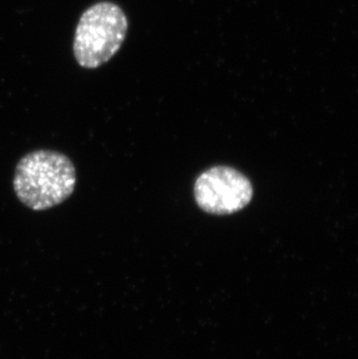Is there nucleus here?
<instances>
[{"mask_svg":"<svg viewBox=\"0 0 358 359\" xmlns=\"http://www.w3.org/2000/svg\"><path fill=\"white\" fill-rule=\"evenodd\" d=\"M128 31L125 12L117 4L100 1L88 7L78 21L74 55L81 68L107 63L121 48Z\"/></svg>","mask_w":358,"mask_h":359,"instance_id":"f03ea898","label":"nucleus"},{"mask_svg":"<svg viewBox=\"0 0 358 359\" xmlns=\"http://www.w3.org/2000/svg\"><path fill=\"white\" fill-rule=\"evenodd\" d=\"M76 182V169L68 156L53 150H35L18 163L13 189L25 206L44 210L68 199Z\"/></svg>","mask_w":358,"mask_h":359,"instance_id":"f257e3e1","label":"nucleus"},{"mask_svg":"<svg viewBox=\"0 0 358 359\" xmlns=\"http://www.w3.org/2000/svg\"><path fill=\"white\" fill-rule=\"evenodd\" d=\"M200 210L214 215H230L247 207L253 199L251 180L232 166L216 165L200 173L193 187Z\"/></svg>","mask_w":358,"mask_h":359,"instance_id":"7ed1b4c3","label":"nucleus"}]
</instances>
